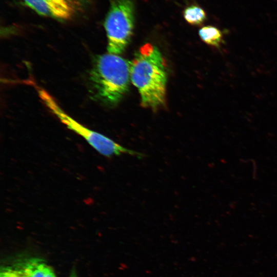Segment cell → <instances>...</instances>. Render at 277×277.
Instances as JSON below:
<instances>
[{"instance_id": "1", "label": "cell", "mask_w": 277, "mask_h": 277, "mask_svg": "<svg viewBox=\"0 0 277 277\" xmlns=\"http://www.w3.org/2000/svg\"><path fill=\"white\" fill-rule=\"evenodd\" d=\"M167 77L165 61L158 48L150 43L141 47L130 63V79L143 107L155 110L165 104Z\"/></svg>"}, {"instance_id": "2", "label": "cell", "mask_w": 277, "mask_h": 277, "mask_svg": "<svg viewBox=\"0 0 277 277\" xmlns=\"http://www.w3.org/2000/svg\"><path fill=\"white\" fill-rule=\"evenodd\" d=\"M130 63L112 54L97 55L90 72L89 80L94 97L104 104H117L128 92Z\"/></svg>"}, {"instance_id": "3", "label": "cell", "mask_w": 277, "mask_h": 277, "mask_svg": "<svg viewBox=\"0 0 277 277\" xmlns=\"http://www.w3.org/2000/svg\"><path fill=\"white\" fill-rule=\"evenodd\" d=\"M36 88L39 98L47 108L66 125L68 128L82 136L102 155L109 157L124 153L139 159L145 156L143 153L127 148L108 137L84 126L66 113L47 91L37 86Z\"/></svg>"}, {"instance_id": "4", "label": "cell", "mask_w": 277, "mask_h": 277, "mask_svg": "<svg viewBox=\"0 0 277 277\" xmlns=\"http://www.w3.org/2000/svg\"><path fill=\"white\" fill-rule=\"evenodd\" d=\"M108 53H122L129 44L134 26L133 0H113L104 21Z\"/></svg>"}, {"instance_id": "5", "label": "cell", "mask_w": 277, "mask_h": 277, "mask_svg": "<svg viewBox=\"0 0 277 277\" xmlns=\"http://www.w3.org/2000/svg\"><path fill=\"white\" fill-rule=\"evenodd\" d=\"M25 4L39 15L67 20L75 14L72 9L68 8L55 0H22Z\"/></svg>"}, {"instance_id": "6", "label": "cell", "mask_w": 277, "mask_h": 277, "mask_svg": "<svg viewBox=\"0 0 277 277\" xmlns=\"http://www.w3.org/2000/svg\"><path fill=\"white\" fill-rule=\"evenodd\" d=\"M15 269L21 277H56L52 269L38 259L25 260Z\"/></svg>"}, {"instance_id": "7", "label": "cell", "mask_w": 277, "mask_h": 277, "mask_svg": "<svg viewBox=\"0 0 277 277\" xmlns=\"http://www.w3.org/2000/svg\"><path fill=\"white\" fill-rule=\"evenodd\" d=\"M199 34L204 42L212 46L220 47L223 42L221 31L214 26H207L201 28Z\"/></svg>"}, {"instance_id": "8", "label": "cell", "mask_w": 277, "mask_h": 277, "mask_svg": "<svg viewBox=\"0 0 277 277\" xmlns=\"http://www.w3.org/2000/svg\"><path fill=\"white\" fill-rule=\"evenodd\" d=\"M183 14L188 23L194 26L201 25L207 18L205 10L196 5H191L186 7Z\"/></svg>"}, {"instance_id": "9", "label": "cell", "mask_w": 277, "mask_h": 277, "mask_svg": "<svg viewBox=\"0 0 277 277\" xmlns=\"http://www.w3.org/2000/svg\"><path fill=\"white\" fill-rule=\"evenodd\" d=\"M61 5L70 8L74 12H77L80 10L82 4L81 0H55Z\"/></svg>"}, {"instance_id": "10", "label": "cell", "mask_w": 277, "mask_h": 277, "mask_svg": "<svg viewBox=\"0 0 277 277\" xmlns=\"http://www.w3.org/2000/svg\"><path fill=\"white\" fill-rule=\"evenodd\" d=\"M0 277H21L16 269L9 267H4L1 269Z\"/></svg>"}, {"instance_id": "11", "label": "cell", "mask_w": 277, "mask_h": 277, "mask_svg": "<svg viewBox=\"0 0 277 277\" xmlns=\"http://www.w3.org/2000/svg\"><path fill=\"white\" fill-rule=\"evenodd\" d=\"M69 277H77L76 273L73 271L72 272Z\"/></svg>"}]
</instances>
